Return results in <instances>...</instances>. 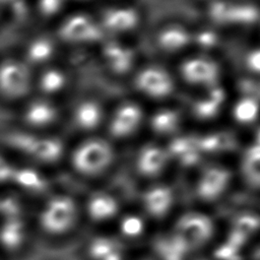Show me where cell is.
I'll return each mask as SVG.
<instances>
[{"label": "cell", "instance_id": "10", "mask_svg": "<svg viewBox=\"0 0 260 260\" xmlns=\"http://www.w3.org/2000/svg\"><path fill=\"white\" fill-rule=\"evenodd\" d=\"M138 13L131 7H113L103 15V25L112 31H127L137 25Z\"/></svg>", "mask_w": 260, "mask_h": 260}, {"label": "cell", "instance_id": "25", "mask_svg": "<svg viewBox=\"0 0 260 260\" xmlns=\"http://www.w3.org/2000/svg\"><path fill=\"white\" fill-rule=\"evenodd\" d=\"M12 174L10 167L2 158H0V181L8 178Z\"/></svg>", "mask_w": 260, "mask_h": 260}, {"label": "cell", "instance_id": "11", "mask_svg": "<svg viewBox=\"0 0 260 260\" xmlns=\"http://www.w3.org/2000/svg\"><path fill=\"white\" fill-rule=\"evenodd\" d=\"M104 119L103 107L93 100L80 102L74 109L73 120L81 130H93Z\"/></svg>", "mask_w": 260, "mask_h": 260}, {"label": "cell", "instance_id": "3", "mask_svg": "<svg viewBox=\"0 0 260 260\" xmlns=\"http://www.w3.org/2000/svg\"><path fill=\"white\" fill-rule=\"evenodd\" d=\"M31 84L30 72L26 64L9 59L0 64V93L9 100L26 95Z\"/></svg>", "mask_w": 260, "mask_h": 260}, {"label": "cell", "instance_id": "5", "mask_svg": "<svg viewBox=\"0 0 260 260\" xmlns=\"http://www.w3.org/2000/svg\"><path fill=\"white\" fill-rule=\"evenodd\" d=\"M138 91L151 99H164L170 95L175 87L171 74L159 66H147L141 69L135 77Z\"/></svg>", "mask_w": 260, "mask_h": 260}, {"label": "cell", "instance_id": "1", "mask_svg": "<svg viewBox=\"0 0 260 260\" xmlns=\"http://www.w3.org/2000/svg\"><path fill=\"white\" fill-rule=\"evenodd\" d=\"M114 152L110 143L102 138H90L80 143L72 154V165L83 175H96L111 164Z\"/></svg>", "mask_w": 260, "mask_h": 260}, {"label": "cell", "instance_id": "9", "mask_svg": "<svg viewBox=\"0 0 260 260\" xmlns=\"http://www.w3.org/2000/svg\"><path fill=\"white\" fill-rule=\"evenodd\" d=\"M56 106L44 99L30 102L23 113L24 120L34 127H47L52 125L58 118Z\"/></svg>", "mask_w": 260, "mask_h": 260}, {"label": "cell", "instance_id": "24", "mask_svg": "<svg viewBox=\"0 0 260 260\" xmlns=\"http://www.w3.org/2000/svg\"><path fill=\"white\" fill-rule=\"evenodd\" d=\"M247 65L253 72L260 73V48L249 53L247 56Z\"/></svg>", "mask_w": 260, "mask_h": 260}, {"label": "cell", "instance_id": "8", "mask_svg": "<svg viewBox=\"0 0 260 260\" xmlns=\"http://www.w3.org/2000/svg\"><path fill=\"white\" fill-rule=\"evenodd\" d=\"M183 78L196 85H213L218 79V65L207 57H194L186 60L181 65Z\"/></svg>", "mask_w": 260, "mask_h": 260}, {"label": "cell", "instance_id": "15", "mask_svg": "<svg viewBox=\"0 0 260 260\" xmlns=\"http://www.w3.org/2000/svg\"><path fill=\"white\" fill-rule=\"evenodd\" d=\"M66 83L65 74L56 68L46 70L40 78V88L46 93L60 91Z\"/></svg>", "mask_w": 260, "mask_h": 260}, {"label": "cell", "instance_id": "26", "mask_svg": "<svg viewBox=\"0 0 260 260\" xmlns=\"http://www.w3.org/2000/svg\"><path fill=\"white\" fill-rule=\"evenodd\" d=\"M5 4V0H0V12H1V10H2V7H3V5Z\"/></svg>", "mask_w": 260, "mask_h": 260}, {"label": "cell", "instance_id": "6", "mask_svg": "<svg viewBox=\"0 0 260 260\" xmlns=\"http://www.w3.org/2000/svg\"><path fill=\"white\" fill-rule=\"evenodd\" d=\"M10 140L16 148L43 161H54L59 158L62 152L60 141L53 137L19 133L13 134Z\"/></svg>", "mask_w": 260, "mask_h": 260}, {"label": "cell", "instance_id": "16", "mask_svg": "<svg viewBox=\"0 0 260 260\" xmlns=\"http://www.w3.org/2000/svg\"><path fill=\"white\" fill-rule=\"evenodd\" d=\"M223 92L221 89H211L205 99L197 102L195 110L200 117H210L217 110H219L223 102Z\"/></svg>", "mask_w": 260, "mask_h": 260}, {"label": "cell", "instance_id": "27", "mask_svg": "<svg viewBox=\"0 0 260 260\" xmlns=\"http://www.w3.org/2000/svg\"><path fill=\"white\" fill-rule=\"evenodd\" d=\"M6 1H11V0H5V2H6Z\"/></svg>", "mask_w": 260, "mask_h": 260}, {"label": "cell", "instance_id": "18", "mask_svg": "<svg viewBox=\"0 0 260 260\" xmlns=\"http://www.w3.org/2000/svg\"><path fill=\"white\" fill-rule=\"evenodd\" d=\"M259 113L258 103L251 98L242 99L234 109L235 118L242 123L252 122Z\"/></svg>", "mask_w": 260, "mask_h": 260}, {"label": "cell", "instance_id": "14", "mask_svg": "<svg viewBox=\"0 0 260 260\" xmlns=\"http://www.w3.org/2000/svg\"><path fill=\"white\" fill-rule=\"evenodd\" d=\"M166 158L165 151L156 145H147L145 146L139 155L140 166L146 172H152L159 168Z\"/></svg>", "mask_w": 260, "mask_h": 260}, {"label": "cell", "instance_id": "17", "mask_svg": "<svg viewBox=\"0 0 260 260\" xmlns=\"http://www.w3.org/2000/svg\"><path fill=\"white\" fill-rule=\"evenodd\" d=\"M53 52V43L46 38H41L29 45L27 49V57L32 63H42L50 59Z\"/></svg>", "mask_w": 260, "mask_h": 260}, {"label": "cell", "instance_id": "22", "mask_svg": "<svg viewBox=\"0 0 260 260\" xmlns=\"http://www.w3.org/2000/svg\"><path fill=\"white\" fill-rule=\"evenodd\" d=\"M63 4L64 0H39V9L45 16H52L61 10Z\"/></svg>", "mask_w": 260, "mask_h": 260}, {"label": "cell", "instance_id": "20", "mask_svg": "<svg viewBox=\"0 0 260 260\" xmlns=\"http://www.w3.org/2000/svg\"><path fill=\"white\" fill-rule=\"evenodd\" d=\"M89 213L94 218H101L109 214L111 211V204H109V201L104 197H94L88 207Z\"/></svg>", "mask_w": 260, "mask_h": 260}, {"label": "cell", "instance_id": "13", "mask_svg": "<svg viewBox=\"0 0 260 260\" xmlns=\"http://www.w3.org/2000/svg\"><path fill=\"white\" fill-rule=\"evenodd\" d=\"M189 41L188 32L180 26H168L160 31L158 42L160 47L167 51H177L187 45Z\"/></svg>", "mask_w": 260, "mask_h": 260}, {"label": "cell", "instance_id": "23", "mask_svg": "<svg viewBox=\"0 0 260 260\" xmlns=\"http://www.w3.org/2000/svg\"><path fill=\"white\" fill-rule=\"evenodd\" d=\"M15 179L22 185L34 187L38 186L40 184V178L39 176L31 172V171H19L16 173H13Z\"/></svg>", "mask_w": 260, "mask_h": 260}, {"label": "cell", "instance_id": "21", "mask_svg": "<svg viewBox=\"0 0 260 260\" xmlns=\"http://www.w3.org/2000/svg\"><path fill=\"white\" fill-rule=\"evenodd\" d=\"M21 231V225L18 223H11L8 224L4 228L3 234H2V239L4 243L8 246H14L18 243V241L21 239L20 235Z\"/></svg>", "mask_w": 260, "mask_h": 260}, {"label": "cell", "instance_id": "12", "mask_svg": "<svg viewBox=\"0 0 260 260\" xmlns=\"http://www.w3.org/2000/svg\"><path fill=\"white\" fill-rule=\"evenodd\" d=\"M104 59L110 68L118 73L127 71L133 63L132 52L123 45L110 43L104 48Z\"/></svg>", "mask_w": 260, "mask_h": 260}, {"label": "cell", "instance_id": "19", "mask_svg": "<svg viewBox=\"0 0 260 260\" xmlns=\"http://www.w3.org/2000/svg\"><path fill=\"white\" fill-rule=\"evenodd\" d=\"M179 122V117L172 111H161L152 118V128L160 133L173 130Z\"/></svg>", "mask_w": 260, "mask_h": 260}, {"label": "cell", "instance_id": "2", "mask_svg": "<svg viewBox=\"0 0 260 260\" xmlns=\"http://www.w3.org/2000/svg\"><path fill=\"white\" fill-rule=\"evenodd\" d=\"M76 219V204L71 198L64 195L49 200L40 215L42 228L53 235L66 233L75 224Z\"/></svg>", "mask_w": 260, "mask_h": 260}, {"label": "cell", "instance_id": "7", "mask_svg": "<svg viewBox=\"0 0 260 260\" xmlns=\"http://www.w3.org/2000/svg\"><path fill=\"white\" fill-rule=\"evenodd\" d=\"M143 120V111L139 105L127 102L120 105L109 121V132L114 138L123 139L133 135Z\"/></svg>", "mask_w": 260, "mask_h": 260}, {"label": "cell", "instance_id": "4", "mask_svg": "<svg viewBox=\"0 0 260 260\" xmlns=\"http://www.w3.org/2000/svg\"><path fill=\"white\" fill-rule=\"evenodd\" d=\"M60 38L69 44H86L102 36L100 24L87 14L77 13L67 17L59 28Z\"/></svg>", "mask_w": 260, "mask_h": 260}]
</instances>
